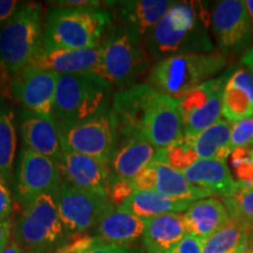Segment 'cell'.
I'll return each instance as SVG.
<instances>
[{
    "instance_id": "1",
    "label": "cell",
    "mask_w": 253,
    "mask_h": 253,
    "mask_svg": "<svg viewBox=\"0 0 253 253\" xmlns=\"http://www.w3.org/2000/svg\"><path fill=\"white\" fill-rule=\"evenodd\" d=\"M209 15L197 2H175L145 38V49L154 61L170 56L216 52L209 34Z\"/></svg>"
},
{
    "instance_id": "2",
    "label": "cell",
    "mask_w": 253,
    "mask_h": 253,
    "mask_svg": "<svg viewBox=\"0 0 253 253\" xmlns=\"http://www.w3.org/2000/svg\"><path fill=\"white\" fill-rule=\"evenodd\" d=\"M112 84L96 73L59 75L53 118L59 128L79 125L112 110Z\"/></svg>"
},
{
    "instance_id": "3",
    "label": "cell",
    "mask_w": 253,
    "mask_h": 253,
    "mask_svg": "<svg viewBox=\"0 0 253 253\" xmlns=\"http://www.w3.org/2000/svg\"><path fill=\"white\" fill-rule=\"evenodd\" d=\"M110 26L112 14L100 7H53L43 18V48H96Z\"/></svg>"
},
{
    "instance_id": "4",
    "label": "cell",
    "mask_w": 253,
    "mask_h": 253,
    "mask_svg": "<svg viewBox=\"0 0 253 253\" xmlns=\"http://www.w3.org/2000/svg\"><path fill=\"white\" fill-rule=\"evenodd\" d=\"M227 56L220 52L195 53L170 56L157 62L148 75V84L155 90L179 101L225 68Z\"/></svg>"
},
{
    "instance_id": "5",
    "label": "cell",
    "mask_w": 253,
    "mask_h": 253,
    "mask_svg": "<svg viewBox=\"0 0 253 253\" xmlns=\"http://www.w3.org/2000/svg\"><path fill=\"white\" fill-rule=\"evenodd\" d=\"M143 38L131 28L115 25L100 45V63L96 74L120 89L135 86V82L149 68Z\"/></svg>"
},
{
    "instance_id": "6",
    "label": "cell",
    "mask_w": 253,
    "mask_h": 253,
    "mask_svg": "<svg viewBox=\"0 0 253 253\" xmlns=\"http://www.w3.org/2000/svg\"><path fill=\"white\" fill-rule=\"evenodd\" d=\"M12 235L21 250L34 253H48L66 244L71 237L59 214L58 191L40 195L27 205Z\"/></svg>"
},
{
    "instance_id": "7",
    "label": "cell",
    "mask_w": 253,
    "mask_h": 253,
    "mask_svg": "<svg viewBox=\"0 0 253 253\" xmlns=\"http://www.w3.org/2000/svg\"><path fill=\"white\" fill-rule=\"evenodd\" d=\"M43 48V20L38 4H23L0 27V63L12 74L31 65Z\"/></svg>"
},
{
    "instance_id": "8",
    "label": "cell",
    "mask_w": 253,
    "mask_h": 253,
    "mask_svg": "<svg viewBox=\"0 0 253 253\" xmlns=\"http://www.w3.org/2000/svg\"><path fill=\"white\" fill-rule=\"evenodd\" d=\"M63 150L84 154L109 166L119 143V129L112 110L89 121L60 129Z\"/></svg>"
},
{
    "instance_id": "9",
    "label": "cell",
    "mask_w": 253,
    "mask_h": 253,
    "mask_svg": "<svg viewBox=\"0 0 253 253\" xmlns=\"http://www.w3.org/2000/svg\"><path fill=\"white\" fill-rule=\"evenodd\" d=\"M58 205L69 237L94 230L115 208L107 195L74 188L63 182L58 190Z\"/></svg>"
},
{
    "instance_id": "10",
    "label": "cell",
    "mask_w": 253,
    "mask_h": 253,
    "mask_svg": "<svg viewBox=\"0 0 253 253\" xmlns=\"http://www.w3.org/2000/svg\"><path fill=\"white\" fill-rule=\"evenodd\" d=\"M232 69L211 79L190 90L179 102L182 114L183 136H194L220 120L223 94Z\"/></svg>"
},
{
    "instance_id": "11",
    "label": "cell",
    "mask_w": 253,
    "mask_h": 253,
    "mask_svg": "<svg viewBox=\"0 0 253 253\" xmlns=\"http://www.w3.org/2000/svg\"><path fill=\"white\" fill-rule=\"evenodd\" d=\"M61 177L52 158L23 148L18 156L13 181L15 201L25 209L40 195L58 191Z\"/></svg>"
},
{
    "instance_id": "12",
    "label": "cell",
    "mask_w": 253,
    "mask_h": 253,
    "mask_svg": "<svg viewBox=\"0 0 253 253\" xmlns=\"http://www.w3.org/2000/svg\"><path fill=\"white\" fill-rule=\"evenodd\" d=\"M210 23L219 52L224 55L242 54L252 42V24L242 0L217 2L210 15Z\"/></svg>"
},
{
    "instance_id": "13",
    "label": "cell",
    "mask_w": 253,
    "mask_h": 253,
    "mask_svg": "<svg viewBox=\"0 0 253 253\" xmlns=\"http://www.w3.org/2000/svg\"><path fill=\"white\" fill-rule=\"evenodd\" d=\"M59 75L36 65L25 66L12 75L9 90L23 108L53 116Z\"/></svg>"
},
{
    "instance_id": "14",
    "label": "cell",
    "mask_w": 253,
    "mask_h": 253,
    "mask_svg": "<svg viewBox=\"0 0 253 253\" xmlns=\"http://www.w3.org/2000/svg\"><path fill=\"white\" fill-rule=\"evenodd\" d=\"M156 94L157 90L144 84L119 89L114 94L112 113L118 125L119 138H144V129Z\"/></svg>"
},
{
    "instance_id": "15",
    "label": "cell",
    "mask_w": 253,
    "mask_h": 253,
    "mask_svg": "<svg viewBox=\"0 0 253 253\" xmlns=\"http://www.w3.org/2000/svg\"><path fill=\"white\" fill-rule=\"evenodd\" d=\"M135 191H156L177 201L196 202L212 196L207 190L192 185L181 171L168 164L153 162L131 179Z\"/></svg>"
},
{
    "instance_id": "16",
    "label": "cell",
    "mask_w": 253,
    "mask_h": 253,
    "mask_svg": "<svg viewBox=\"0 0 253 253\" xmlns=\"http://www.w3.org/2000/svg\"><path fill=\"white\" fill-rule=\"evenodd\" d=\"M61 182L74 188L106 195L109 166L87 155L63 150L58 161Z\"/></svg>"
},
{
    "instance_id": "17",
    "label": "cell",
    "mask_w": 253,
    "mask_h": 253,
    "mask_svg": "<svg viewBox=\"0 0 253 253\" xmlns=\"http://www.w3.org/2000/svg\"><path fill=\"white\" fill-rule=\"evenodd\" d=\"M19 131L26 149L52 158L55 162L62 155L61 132L53 116L20 109Z\"/></svg>"
},
{
    "instance_id": "18",
    "label": "cell",
    "mask_w": 253,
    "mask_h": 253,
    "mask_svg": "<svg viewBox=\"0 0 253 253\" xmlns=\"http://www.w3.org/2000/svg\"><path fill=\"white\" fill-rule=\"evenodd\" d=\"M143 137L157 149H167L181 140L183 122L178 101L157 91Z\"/></svg>"
},
{
    "instance_id": "19",
    "label": "cell",
    "mask_w": 253,
    "mask_h": 253,
    "mask_svg": "<svg viewBox=\"0 0 253 253\" xmlns=\"http://www.w3.org/2000/svg\"><path fill=\"white\" fill-rule=\"evenodd\" d=\"M115 9L120 25L131 28L138 36L148 34L161 23L175 1L169 0H128L107 2Z\"/></svg>"
},
{
    "instance_id": "20",
    "label": "cell",
    "mask_w": 253,
    "mask_h": 253,
    "mask_svg": "<svg viewBox=\"0 0 253 253\" xmlns=\"http://www.w3.org/2000/svg\"><path fill=\"white\" fill-rule=\"evenodd\" d=\"M158 149L142 137L119 138L109 163L110 175L131 181L156 160Z\"/></svg>"
},
{
    "instance_id": "21",
    "label": "cell",
    "mask_w": 253,
    "mask_h": 253,
    "mask_svg": "<svg viewBox=\"0 0 253 253\" xmlns=\"http://www.w3.org/2000/svg\"><path fill=\"white\" fill-rule=\"evenodd\" d=\"M100 63V46L91 49L42 48L31 65L48 69L60 75L96 73Z\"/></svg>"
},
{
    "instance_id": "22",
    "label": "cell",
    "mask_w": 253,
    "mask_h": 253,
    "mask_svg": "<svg viewBox=\"0 0 253 253\" xmlns=\"http://www.w3.org/2000/svg\"><path fill=\"white\" fill-rule=\"evenodd\" d=\"M182 173L192 185L223 198L235 195L243 186L233 179L226 161L198 160Z\"/></svg>"
},
{
    "instance_id": "23",
    "label": "cell",
    "mask_w": 253,
    "mask_h": 253,
    "mask_svg": "<svg viewBox=\"0 0 253 253\" xmlns=\"http://www.w3.org/2000/svg\"><path fill=\"white\" fill-rule=\"evenodd\" d=\"M221 116L227 122L253 116V71L240 67L231 72L223 94Z\"/></svg>"
},
{
    "instance_id": "24",
    "label": "cell",
    "mask_w": 253,
    "mask_h": 253,
    "mask_svg": "<svg viewBox=\"0 0 253 253\" xmlns=\"http://www.w3.org/2000/svg\"><path fill=\"white\" fill-rule=\"evenodd\" d=\"M147 219L122 208H114L93 230L95 240L119 245H136L143 237Z\"/></svg>"
},
{
    "instance_id": "25",
    "label": "cell",
    "mask_w": 253,
    "mask_h": 253,
    "mask_svg": "<svg viewBox=\"0 0 253 253\" xmlns=\"http://www.w3.org/2000/svg\"><path fill=\"white\" fill-rule=\"evenodd\" d=\"M183 214L186 233L197 237L203 242L212 236L231 218L225 204L213 197L194 202Z\"/></svg>"
},
{
    "instance_id": "26",
    "label": "cell",
    "mask_w": 253,
    "mask_h": 253,
    "mask_svg": "<svg viewBox=\"0 0 253 253\" xmlns=\"http://www.w3.org/2000/svg\"><path fill=\"white\" fill-rule=\"evenodd\" d=\"M186 235L183 213H168L147 219L142 237L145 253H167Z\"/></svg>"
},
{
    "instance_id": "27",
    "label": "cell",
    "mask_w": 253,
    "mask_h": 253,
    "mask_svg": "<svg viewBox=\"0 0 253 253\" xmlns=\"http://www.w3.org/2000/svg\"><path fill=\"white\" fill-rule=\"evenodd\" d=\"M199 160L226 161L232 154L231 123L220 119L213 126L194 136H185Z\"/></svg>"
},
{
    "instance_id": "28",
    "label": "cell",
    "mask_w": 253,
    "mask_h": 253,
    "mask_svg": "<svg viewBox=\"0 0 253 253\" xmlns=\"http://www.w3.org/2000/svg\"><path fill=\"white\" fill-rule=\"evenodd\" d=\"M194 202L177 201L158 194L156 191H135L131 197L120 208L135 216L149 219L168 213H182L191 207Z\"/></svg>"
},
{
    "instance_id": "29",
    "label": "cell",
    "mask_w": 253,
    "mask_h": 253,
    "mask_svg": "<svg viewBox=\"0 0 253 253\" xmlns=\"http://www.w3.org/2000/svg\"><path fill=\"white\" fill-rule=\"evenodd\" d=\"M17 149L14 114L0 101V175L7 184L13 183V164Z\"/></svg>"
},
{
    "instance_id": "30",
    "label": "cell",
    "mask_w": 253,
    "mask_h": 253,
    "mask_svg": "<svg viewBox=\"0 0 253 253\" xmlns=\"http://www.w3.org/2000/svg\"><path fill=\"white\" fill-rule=\"evenodd\" d=\"M249 227L242 221L230 218L219 230L204 242L203 253H232L248 244Z\"/></svg>"
},
{
    "instance_id": "31",
    "label": "cell",
    "mask_w": 253,
    "mask_h": 253,
    "mask_svg": "<svg viewBox=\"0 0 253 253\" xmlns=\"http://www.w3.org/2000/svg\"><path fill=\"white\" fill-rule=\"evenodd\" d=\"M199 158L192 145L185 136L175 142L167 149H158L155 162L168 164L178 171H184L186 168L194 164Z\"/></svg>"
},
{
    "instance_id": "32",
    "label": "cell",
    "mask_w": 253,
    "mask_h": 253,
    "mask_svg": "<svg viewBox=\"0 0 253 253\" xmlns=\"http://www.w3.org/2000/svg\"><path fill=\"white\" fill-rule=\"evenodd\" d=\"M230 217L253 229V188L242 186L235 195L224 198Z\"/></svg>"
},
{
    "instance_id": "33",
    "label": "cell",
    "mask_w": 253,
    "mask_h": 253,
    "mask_svg": "<svg viewBox=\"0 0 253 253\" xmlns=\"http://www.w3.org/2000/svg\"><path fill=\"white\" fill-rule=\"evenodd\" d=\"M253 145V116L231 123V148L232 151Z\"/></svg>"
},
{
    "instance_id": "34",
    "label": "cell",
    "mask_w": 253,
    "mask_h": 253,
    "mask_svg": "<svg viewBox=\"0 0 253 253\" xmlns=\"http://www.w3.org/2000/svg\"><path fill=\"white\" fill-rule=\"evenodd\" d=\"M134 192L135 190L132 188L131 181L109 175L108 184H107L106 188V195L114 207H121L131 197Z\"/></svg>"
},
{
    "instance_id": "35",
    "label": "cell",
    "mask_w": 253,
    "mask_h": 253,
    "mask_svg": "<svg viewBox=\"0 0 253 253\" xmlns=\"http://www.w3.org/2000/svg\"><path fill=\"white\" fill-rule=\"evenodd\" d=\"M81 253H145V251L137 245H119L94 240L93 244Z\"/></svg>"
},
{
    "instance_id": "36",
    "label": "cell",
    "mask_w": 253,
    "mask_h": 253,
    "mask_svg": "<svg viewBox=\"0 0 253 253\" xmlns=\"http://www.w3.org/2000/svg\"><path fill=\"white\" fill-rule=\"evenodd\" d=\"M95 238L86 233L74 235L68 239V242L62 246H60L54 251L48 253H81L84 249H87L90 244H93Z\"/></svg>"
},
{
    "instance_id": "37",
    "label": "cell",
    "mask_w": 253,
    "mask_h": 253,
    "mask_svg": "<svg viewBox=\"0 0 253 253\" xmlns=\"http://www.w3.org/2000/svg\"><path fill=\"white\" fill-rule=\"evenodd\" d=\"M13 210L11 190L4 177L0 175V220H7Z\"/></svg>"
},
{
    "instance_id": "38",
    "label": "cell",
    "mask_w": 253,
    "mask_h": 253,
    "mask_svg": "<svg viewBox=\"0 0 253 253\" xmlns=\"http://www.w3.org/2000/svg\"><path fill=\"white\" fill-rule=\"evenodd\" d=\"M203 246L204 242L201 240L197 237L192 235H186L184 236L179 244L176 246V252L177 253H203Z\"/></svg>"
},
{
    "instance_id": "39",
    "label": "cell",
    "mask_w": 253,
    "mask_h": 253,
    "mask_svg": "<svg viewBox=\"0 0 253 253\" xmlns=\"http://www.w3.org/2000/svg\"><path fill=\"white\" fill-rule=\"evenodd\" d=\"M21 5L23 2L15 0H0V27L17 13Z\"/></svg>"
},
{
    "instance_id": "40",
    "label": "cell",
    "mask_w": 253,
    "mask_h": 253,
    "mask_svg": "<svg viewBox=\"0 0 253 253\" xmlns=\"http://www.w3.org/2000/svg\"><path fill=\"white\" fill-rule=\"evenodd\" d=\"M12 236V221L7 220H0V252L6 248L11 240Z\"/></svg>"
},
{
    "instance_id": "41",
    "label": "cell",
    "mask_w": 253,
    "mask_h": 253,
    "mask_svg": "<svg viewBox=\"0 0 253 253\" xmlns=\"http://www.w3.org/2000/svg\"><path fill=\"white\" fill-rule=\"evenodd\" d=\"M59 7H71V8H81V7H99L100 1H93V0H63L58 1Z\"/></svg>"
},
{
    "instance_id": "42",
    "label": "cell",
    "mask_w": 253,
    "mask_h": 253,
    "mask_svg": "<svg viewBox=\"0 0 253 253\" xmlns=\"http://www.w3.org/2000/svg\"><path fill=\"white\" fill-rule=\"evenodd\" d=\"M20 252H21L20 246H19L13 239H11L8 244L6 245V248L0 253H20Z\"/></svg>"
},
{
    "instance_id": "43",
    "label": "cell",
    "mask_w": 253,
    "mask_h": 253,
    "mask_svg": "<svg viewBox=\"0 0 253 253\" xmlns=\"http://www.w3.org/2000/svg\"><path fill=\"white\" fill-rule=\"evenodd\" d=\"M243 65L253 71V49H249L243 56Z\"/></svg>"
},
{
    "instance_id": "44",
    "label": "cell",
    "mask_w": 253,
    "mask_h": 253,
    "mask_svg": "<svg viewBox=\"0 0 253 253\" xmlns=\"http://www.w3.org/2000/svg\"><path fill=\"white\" fill-rule=\"evenodd\" d=\"M245 6H246V9H248L249 17L251 19V24L253 27V0H246Z\"/></svg>"
},
{
    "instance_id": "45",
    "label": "cell",
    "mask_w": 253,
    "mask_h": 253,
    "mask_svg": "<svg viewBox=\"0 0 253 253\" xmlns=\"http://www.w3.org/2000/svg\"><path fill=\"white\" fill-rule=\"evenodd\" d=\"M246 250H248V244H245V245H243V246H240L239 249H237L235 252H232V253H245L246 252Z\"/></svg>"
},
{
    "instance_id": "46",
    "label": "cell",
    "mask_w": 253,
    "mask_h": 253,
    "mask_svg": "<svg viewBox=\"0 0 253 253\" xmlns=\"http://www.w3.org/2000/svg\"><path fill=\"white\" fill-rule=\"evenodd\" d=\"M20 253H34V252H31V251H26V250H21Z\"/></svg>"
},
{
    "instance_id": "47",
    "label": "cell",
    "mask_w": 253,
    "mask_h": 253,
    "mask_svg": "<svg viewBox=\"0 0 253 253\" xmlns=\"http://www.w3.org/2000/svg\"><path fill=\"white\" fill-rule=\"evenodd\" d=\"M167 253H177V252H176V248L172 249V250H170V251L167 252Z\"/></svg>"
}]
</instances>
